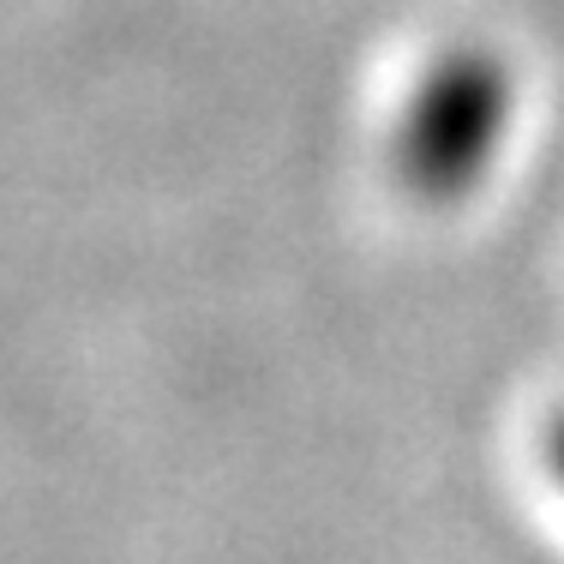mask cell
I'll return each instance as SVG.
<instances>
[{"instance_id":"7a4b0ae2","label":"cell","mask_w":564,"mask_h":564,"mask_svg":"<svg viewBox=\"0 0 564 564\" xmlns=\"http://www.w3.org/2000/svg\"><path fill=\"white\" fill-rule=\"evenodd\" d=\"M546 468H553L558 487H564V414L553 421V433H546Z\"/></svg>"},{"instance_id":"6da1fadb","label":"cell","mask_w":564,"mask_h":564,"mask_svg":"<svg viewBox=\"0 0 564 564\" xmlns=\"http://www.w3.org/2000/svg\"><path fill=\"white\" fill-rule=\"evenodd\" d=\"M505 120H510L505 66L475 55V48L445 55L402 109L397 181L426 205H451V198L475 193L505 144Z\"/></svg>"}]
</instances>
